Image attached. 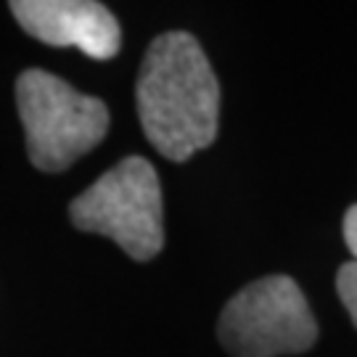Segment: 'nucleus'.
<instances>
[{
  "instance_id": "1",
  "label": "nucleus",
  "mask_w": 357,
  "mask_h": 357,
  "mask_svg": "<svg viewBox=\"0 0 357 357\" xmlns=\"http://www.w3.org/2000/svg\"><path fill=\"white\" fill-rule=\"evenodd\" d=\"M135 93L143 132L165 159L185 162L215 143L220 85L193 35L165 32L153 40Z\"/></svg>"
},
{
  "instance_id": "2",
  "label": "nucleus",
  "mask_w": 357,
  "mask_h": 357,
  "mask_svg": "<svg viewBox=\"0 0 357 357\" xmlns=\"http://www.w3.org/2000/svg\"><path fill=\"white\" fill-rule=\"evenodd\" d=\"M16 106L26 132L29 162L43 172H61L106 138L109 109L101 98L75 90L45 69H26L16 79Z\"/></svg>"
},
{
  "instance_id": "3",
  "label": "nucleus",
  "mask_w": 357,
  "mask_h": 357,
  "mask_svg": "<svg viewBox=\"0 0 357 357\" xmlns=\"http://www.w3.org/2000/svg\"><path fill=\"white\" fill-rule=\"evenodd\" d=\"M69 220L85 233H101L138 262H149L165 246L162 185L151 162L128 156L77 196Z\"/></svg>"
},
{
  "instance_id": "4",
  "label": "nucleus",
  "mask_w": 357,
  "mask_h": 357,
  "mask_svg": "<svg viewBox=\"0 0 357 357\" xmlns=\"http://www.w3.org/2000/svg\"><path fill=\"white\" fill-rule=\"evenodd\" d=\"M217 336L236 357L299 355L315 344L318 323L296 281L268 275L243 286L225 305Z\"/></svg>"
},
{
  "instance_id": "5",
  "label": "nucleus",
  "mask_w": 357,
  "mask_h": 357,
  "mask_svg": "<svg viewBox=\"0 0 357 357\" xmlns=\"http://www.w3.org/2000/svg\"><path fill=\"white\" fill-rule=\"evenodd\" d=\"M13 19L45 45L77 48L96 61L114 59L122 29L114 13L93 0H13Z\"/></svg>"
},
{
  "instance_id": "6",
  "label": "nucleus",
  "mask_w": 357,
  "mask_h": 357,
  "mask_svg": "<svg viewBox=\"0 0 357 357\" xmlns=\"http://www.w3.org/2000/svg\"><path fill=\"white\" fill-rule=\"evenodd\" d=\"M336 291L342 296V302H344L347 312H349V318L355 323L357 328V262H347L339 268V275H336Z\"/></svg>"
},
{
  "instance_id": "7",
  "label": "nucleus",
  "mask_w": 357,
  "mask_h": 357,
  "mask_svg": "<svg viewBox=\"0 0 357 357\" xmlns=\"http://www.w3.org/2000/svg\"><path fill=\"white\" fill-rule=\"evenodd\" d=\"M344 241L347 246H349V252H352V257H355L357 262V204L349 206L344 215Z\"/></svg>"
}]
</instances>
